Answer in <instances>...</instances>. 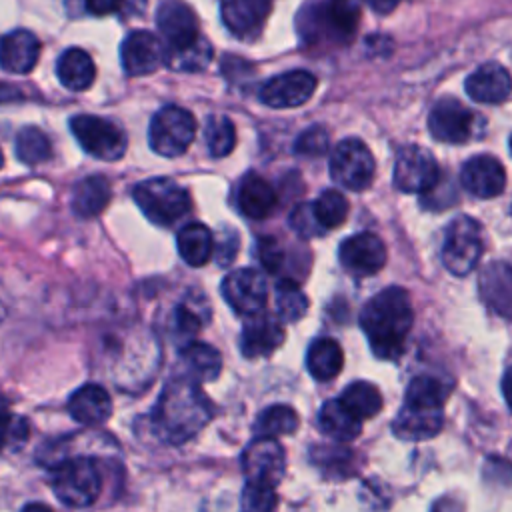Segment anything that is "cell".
I'll list each match as a JSON object with an SVG mask.
<instances>
[{
	"label": "cell",
	"instance_id": "46",
	"mask_svg": "<svg viewBox=\"0 0 512 512\" xmlns=\"http://www.w3.org/2000/svg\"><path fill=\"white\" fill-rule=\"evenodd\" d=\"M256 254H258L260 264H262L268 272H276V270L282 266V262H284V252H282L280 244H278L274 238H270V236L258 240Z\"/></svg>",
	"mask_w": 512,
	"mask_h": 512
},
{
	"label": "cell",
	"instance_id": "40",
	"mask_svg": "<svg viewBox=\"0 0 512 512\" xmlns=\"http://www.w3.org/2000/svg\"><path fill=\"white\" fill-rule=\"evenodd\" d=\"M52 154L48 136L34 126H28L16 136V156L24 164H40Z\"/></svg>",
	"mask_w": 512,
	"mask_h": 512
},
{
	"label": "cell",
	"instance_id": "4",
	"mask_svg": "<svg viewBox=\"0 0 512 512\" xmlns=\"http://www.w3.org/2000/svg\"><path fill=\"white\" fill-rule=\"evenodd\" d=\"M134 200L144 216L158 226L178 222L192 206L188 190L170 178H150L136 184Z\"/></svg>",
	"mask_w": 512,
	"mask_h": 512
},
{
	"label": "cell",
	"instance_id": "22",
	"mask_svg": "<svg viewBox=\"0 0 512 512\" xmlns=\"http://www.w3.org/2000/svg\"><path fill=\"white\" fill-rule=\"evenodd\" d=\"M444 422V408H416L404 404L392 422V430L398 438L418 442L432 438L440 432Z\"/></svg>",
	"mask_w": 512,
	"mask_h": 512
},
{
	"label": "cell",
	"instance_id": "51",
	"mask_svg": "<svg viewBox=\"0 0 512 512\" xmlns=\"http://www.w3.org/2000/svg\"><path fill=\"white\" fill-rule=\"evenodd\" d=\"M502 394H504V400H506L508 408L512 410V366L502 376Z\"/></svg>",
	"mask_w": 512,
	"mask_h": 512
},
{
	"label": "cell",
	"instance_id": "30",
	"mask_svg": "<svg viewBox=\"0 0 512 512\" xmlns=\"http://www.w3.org/2000/svg\"><path fill=\"white\" fill-rule=\"evenodd\" d=\"M180 360L186 368V376L194 378L196 382L214 380L220 374L222 358L216 348L204 342H188L180 352Z\"/></svg>",
	"mask_w": 512,
	"mask_h": 512
},
{
	"label": "cell",
	"instance_id": "18",
	"mask_svg": "<svg viewBox=\"0 0 512 512\" xmlns=\"http://www.w3.org/2000/svg\"><path fill=\"white\" fill-rule=\"evenodd\" d=\"M460 182L476 198H494L506 186V172L492 154H478L462 166Z\"/></svg>",
	"mask_w": 512,
	"mask_h": 512
},
{
	"label": "cell",
	"instance_id": "34",
	"mask_svg": "<svg viewBox=\"0 0 512 512\" xmlns=\"http://www.w3.org/2000/svg\"><path fill=\"white\" fill-rule=\"evenodd\" d=\"M356 418L366 420L382 410V394L370 382H352L346 386L338 398Z\"/></svg>",
	"mask_w": 512,
	"mask_h": 512
},
{
	"label": "cell",
	"instance_id": "16",
	"mask_svg": "<svg viewBox=\"0 0 512 512\" xmlns=\"http://www.w3.org/2000/svg\"><path fill=\"white\" fill-rule=\"evenodd\" d=\"M122 66L130 76H144L166 62V50L162 42L148 30H134L126 36L120 48Z\"/></svg>",
	"mask_w": 512,
	"mask_h": 512
},
{
	"label": "cell",
	"instance_id": "21",
	"mask_svg": "<svg viewBox=\"0 0 512 512\" xmlns=\"http://www.w3.org/2000/svg\"><path fill=\"white\" fill-rule=\"evenodd\" d=\"M284 342V328L268 314H252L242 326L240 348L248 358L268 356Z\"/></svg>",
	"mask_w": 512,
	"mask_h": 512
},
{
	"label": "cell",
	"instance_id": "25",
	"mask_svg": "<svg viewBox=\"0 0 512 512\" xmlns=\"http://www.w3.org/2000/svg\"><path fill=\"white\" fill-rule=\"evenodd\" d=\"M316 22L336 42H348L360 24V6L356 0H326Z\"/></svg>",
	"mask_w": 512,
	"mask_h": 512
},
{
	"label": "cell",
	"instance_id": "28",
	"mask_svg": "<svg viewBox=\"0 0 512 512\" xmlns=\"http://www.w3.org/2000/svg\"><path fill=\"white\" fill-rule=\"evenodd\" d=\"M56 74L62 86L68 90L80 92L86 90L96 76V66L90 58V54L82 48H68L62 52L56 64Z\"/></svg>",
	"mask_w": 512,
	"mask_h": 512
},
{
	"label": "cell",
	"instance_id": "13",
	"mask_svg": "<svg viewBox=\"0 0 512 512\" xmlns=\"http://www.w3.org/2000/svg\"><path fill=\"white\" fill-rule=\"evenodd\" d=\"M316 84V76L308 70L282 72L260 88V100L270 108H294L310 100Z\"/></svg>",
	"mask_w": 512,
	"mask_h": 512
},
{
	"label": "cell",
	"instance_id": "48",
	"mask_svg": "<svg viewBox=\"0 0 512 512\" xmlns=\"http://www.w3.org/2000/svg\"><path fill=\"white\" fill-rule=\"evenodd\" d=\"M86 10L94 16H106L120 10L122 0H84Z\"/></svg>",
	"mask_w": 512,
	"mask_h": 512
},
{
	"label": "cell",
	"instance_id": "17",
	"mask_svg": "<svg viewBox=\"0 0 512 512\" xmlns=\"http://www.w3.org/2000/svg\"><path fill=\"white\" fill-rule=\"evenodd\" d=\"M274 0H220V16L228 32L242 40L260 34Z\"/></svg>",
	"mask_w": 512,
	"mask_h": 512
},
{
	"label": "cell",
	"instance_id": "47",
	"mask_svg": "<svg viewBox=\"0 0 512 512\" xmlns=\"http://www.w3.org/2000/svg\"><path fill=\"white\" fill-rule=\"evenodd\" d=\"M236 248H238V236H236V232H228V238L218 240L216 256H218L220 264H228L230 260H234Z\"/></svg>",
	"mask_w": 512,
	"mask_h": 512
},
{
	"label": "cell",
	"instance_id": "5",
	"mask_svg": "<svg viewBox=\"0 0 512 512\" xmlns=\"http://www.w3.org/2000/svg\"><path fill=\"white\" fill-rule=\"evenodd\" d=\"M484 252L482 228L470 216H458L450 222L442 242V264L454 276L472 272Z\"/></svg>",
	"mask_w": 512,
	"mask_h": 512
},
{
	"label": "cell",
	"instance_id": "45",
	"mask_svg": "<svg viewBox=\"0 0 512 512\" xmlns=\"http://www.w3.org/2000/svg\"><path fill=\"white\" fill-rule=\"evenodd\" d=\"M328 142V132L320 126H312L298 136L294 150L302 156H322L328 150Z\"/></svg>",
	"mask_w": 512,
	"mask_h": 512
},
{
	"label": "cell",
	"instance_id": "33",
	"mask_svg": "<svg viewBox=\"0 0 512 512\" xmlns=\"http://www.w3.org/2000/svg\"><path fill=\"white\" fill-rule=\"evenodd\" d=\"M450 384L430 376V374H420L412 378V382L406 388L404 404L416 406V408H444V402L450 394Z\"/></svg>",
	"mask_w": 512,
	"mask_h": 512
},
{
	"label": "cell",
	"instance_id": "8",
	"mask_svg": "<svg viewBox=\"0 0 512 512\" xmlns=\"http://www.w3.org/2000/svg\"><path fill=\"white\" fill-rule=\"evenodd\" d=\"M70 130L78 144L94 158L114 162L126 152V134L114 122L100 116L78 114L70 120Z\"/></svg>",
	"mask_w": 512,
	"mask_h": 512
},
{
	"label": "cell",
	"instance_id": "35",
	"mask_svg": "<svg viewBox=\"0 0 512 512\" xmlns=\"http://www.w3.org/2000/svg\"><path fill=\"white\" fill-rule=\"evenodd\" d=\"M300 420L294 408L286 406V404H274L268 406L266 410L260 412L254 430L258 436H284V434H292L298 428Z\"/></svg>",
	"mask_w": 512,
	"mask_h": 512
},
{
	"label": "cell",
	"instance_id": "6",
	"mask_svg": "<svg viewBox=\"0 0 512 512\" xmlns=\"http://www.w3.org/2000/svg\"><path fill=\"white\" fill-rule=\"evenodd\" d=\"M196 136L194 116L180 106L160 108L150 122V146L156 154L176 158L188 150Z\"/></svg>",
	"mask_w": 512,
	"mask_h": 512
},
{
	"label": "cell",
	"instance_id": "20",
	"mask_svg": "<svg viewBox=\"0 0 512 512\" xmlns=\"http://www.w3.org/2000/svg\"><path fill=\"white\" fill-rule=\"evenodd\" d=\"M482 300L502 318L512 322V266L506 262H490L482 268L480 278Z\"/></svg>",
	"mask_w": 512,
	"mask_h": 512
},
{
	"label": "cell",
	"instance_id": "3",
	"mask_svg": "<svg viewBox=\"0 0 512 512\" xmlns=\"http://www.w3.org/2000/svg\"><path fill=\"white\" fill-rule=\"evenodd\" d=\"M52 490L70 508H86L96 502L102 490V476L94 460L86 456L60 460L54 466Z\"/></svg>",
	"mask_w": 512,
	"mask_h": 512
},
{
	"label": "cell",
	"instance_id": "15",
	"mask_svg": "<svg viewBox=\"0 0 512 512\" xmlns=\"http://www.w3.org/2000/svg\"><path fill=\"white\" fill-rule=\"evenodd\" d=\"M338 256L350 274L370 276L386 264V246L376 234L358 232L340 244Z\"/></svg>",
	"mask_w": 512,
	"mask_h": 512
},
{
	"label": "cell",
	"instance_id": "29",
	"mask_svg": "<svg viewBox=\"0 0 512 512\" xmlns=\"http://www.w3.org/2000/svg\"><path fill=\"white\" fill-rule=\"evenodd\" d=\"M344 364L342 348L332 338H316L306 354V368L312 374V378L326 382L340 374Z\"/></svg>",
	"mask_w": 512,
	"mask_h": 512
},
{
	"label": "cell",
	"instance_id": "41",
	"mask_svg": "<svg viewBox=\"0 0 512 512\" xmlns=\"http://www.w3.org/2000/svg\"><path fill=\"white\" fill-rule=\"evenodd\" d=\"M202 320H204V316L200 314V310L196 306H192V302H182L172 310L170 330H172L174 338H180V340H184V344H188L200 332Z\"/></svg>",
	"mask_w": 512,
	"mask_h": 512
},
{
	"label": "cell",
	"instance_id": "52",
	"mask_svg": "<svg viewBox=\"0 0 512 512\" xmlns=\"http://www.w3.org/2000/svg\"><path fill=\"white\" fill-rule=\"evenodd\" d=\"M2 164H4V156H2V150H0V168H2Z\"/></svg>",
	"mask_w": 512,
	"mask_h": 512
},
{
	"label": "cell",
	"instance_id": "14",
	"mask_svg": "<svg viewBox=\"0 0 512 512\" xmlns=\"http://www.w3.org/2000/svg\"><path fill=\"white\" fill-rule=\"evenodd\" d=\"M156 22L166 42V52L186 48L200 38L198 18L194 10L182 0L162 2L156 14Z\"/></svg>",
	"mask_w": 512,
	"mask_h": 512
},
{
	"label": "cell",
	"instance_id": "27",
	"mask_svg": "<svg viewBox=\"0 0 512 512\" xmlns=\"http://www.w3.org/2000/svg\"><path fill=\"white\" fill-rule=\"evenodd\" d=\"M110 196H112L110 182L100 174H92L76 182L72 190V208L78 216L92 218V216H98L108 206Z\"/></svg>",
	"mask_w": 512,
	"mask_h": 512
},
{
	"label": "cell",
	"instance_id": "39",
	"mask_svg": "<svg viewBox=\"0 0 512 512\" xmlns=\"http://www.w3.org/2000/svg\"><path fill=\"white\" fill-rule=\"evenodd\" d=\"M308 310V298L294 280H280L276 284V312L284 322L300 320Z\"/></svg>",
	"mask_w": 512,
	"mask_h": 512
},
{
	"label": "cell",
	"instance_id": "26",
	"mask_svg": "<svg viewBox=\"0 0 512 512\" xmlns=\"http://www.w3.org/2000/svg\"><path fill=\"white\" fill-rule=\"evenodd\" d=\"M236 204H238L240 212L246 218L262 220V218H266L274 210V206H276V192L258 174H246L242 178L240 186H238Z\"/></svg>",
	"mask_w": 512,
	"mask_h": 512
},
{
	"label": "cell",
	"instance_id": "42",
	"mask_svg": "<svg viewBox=\"0 0 512 512\" xmlns=\"http://www.w3.org/2000/svg\"><path fill=\"white\" fill-rule=\"evenodd\" d=\"M28 438V422L12 414L8 400L0 394V448L20 446Z\"/></svg>",
	"mask_w": 512,
	"mask_h": 512
},
{
	"label": "cell",
	"instance_id": "31",
	"mask_svg": "<svg viewBox=\"0 0 512 512\" xmlns=\"http://www.w3.org/2000/svg\"><path fill=\"white\" fill-rule=\"evenodd\" d=\"M178 252L182 260L190 266H204L214 252V238L212 232L200 224V222H190L178 232Z\"/></svg>",
	"mask_w": 512,
	"mask_h": 512
},
{
	"label": "cell",
	"instance_id": "19",
	"mask_svg": "<svg viewBox=\"0 0 512 512\" xmlns=\"http://www.w3.org/2000/svg\"><path fill=\"white\" fill-rule=\"evenodd\" d=\"M466 94L474 102L482 104H500L512 92V76L508 70L496 62L482 64L466 78Z\"/></svg>",
	"mask_w": 512,
	"mask_h": 512
},
{
	"label": "cell",
	"instance_id": "36",
	"mask_svg": "<svg viewBox=\"0 0 512 512\" xmlns=\"http://www.w3.org/2000/svg\"><path fill=\"white\" fill-rule=\"evenodd\" d=\"M204 140L212 158H224L236 144V130L228 116L212 114L204 126Z\"/></svg>",
	"mask_w": 512,
	"mask_h": 512
},
{
	"label": "cell",
	"instance_id": "54",
	"mask_svg": "<svg viewBox=\"0 0 512 512\" xmlns=\"http://www.w3.org/2000/svg\"><path fill=\"white\" fill-rule=\"evenodd\" d=\"M510 152H512V136H510Z\"/></svg>",
	"mask_w": 512,
	"mask_h": 512
},
{
	"label": "cell",
	"instance_id": "7",
	"mask_svg": "<svg viewBox=\"0 0 512 512\" xmlns=\"http://www.w3.org/2000/svg\"><path fill=\"white\" fill-rule=\"evenodd\" d=\"M376 164L370 148L360 138H346L330 154V176L352 192L366 190L374 180Z\"/></svg>",
	"mask_w": 512,
	"mask_h": 512
},
{
	"label": "cell",
	"instance_id": "9",
	"mask_svg": "<svg viewBox=\"0 0 512 512\" xmlns=\"http://www.w3.org/2000/svg\"><path fill=\"white\" fill-rule=\"evenodd\" d=\"M394 188L406 194H424L438 186L440 168L430 150L408 144L400 148L394 162Z\"/></svg>",
	"mask_w": 512,
	"mask_h": 512
},
{
	"label": "cell",
	"instance_id": "1",
	"mask_svg": "<svg viewBox=\"0 0 512 512\" xmlns=\"http://www.w3.org/2000/svg\"><path fill=\"white\" fill-rule=\"evenodd\" d=\"M212 414L214 406L198 382L190 376H180L164 386L152 410V428L162 442L182 444L194 438L210 422Z\"/></svg>",
	"mask_w": 512,
	"mask_h": 512
},
{
	"label": "cell",
	"instance_id": "32",
	"mask_svg": "<svg viewBox=\"0 0 512 512\" xmlns=\"http://www.w3.org/2000/svg\"><path fill=\"white\" fill-rule=\"evenodd\" d=\"M320 428L334 440L346 442L360 434L362 420L356 418L340 400H328L318 414Z\"/></svg>",
	"mask_w": 512,
	"mask_h": 512
},
{
	"label": "cell",
	"instance_id": "23",
	"mask_svg": "<svg viewBox=\"0 0 512 512\" xmlns=\"http://www.w3.org/2000/svg\"><path fill=\"white\" fill-rule=\"evenodd\" d=\"M40 56V42L30 30H14L0 40V66L12 74L30 72Z\"/></svg>",
	"mask_w": 512,
	"mask_h": 512
},
{
	"label": "cell",
	"instance_id": "12",
	"mask_svg": "<svg viewBox=\"0 0 512 512\" xmlns=\"http://www.w3.org/2000/svg\"><path fill=\"white\" fill-rule=\"evenodd\" d=\"M474 112L456 98H440L428 116L430 134L448 144H462L472 136Z\"/></svg>",
	"mask_w": 512,
	"mask_h": 512
},
{
	"label": "cell",
	"instance_id": "38",
	"mask_svg": "<svg viewBox=\"0 0 512 512\" xmlns=\"http://www.w3.org/2000/svg\"><path fill=\"white\" fill-rule=\"evenodd\" d=\"M312 210H314V216H316V220L320 222V226L324 230L338 228L348 216V200L342 192L330 188V190H324L312 202Z\"/></svg>",
	"mask_w": 512,
	"mask_h": 512
},
{
	"label": "cell",
	"instance_id": "50",
	"mask_svg": "<svg viewBox=\"0 0 512 512\" xmlns=\"http://www.w3.org/2000/svg\"><path fill=\"white\" fill-rule=\"evenodd\" d=\"M20 98H22V92L16 86L0 82V104L12 102V100H20Z\"/></svg>",
	"mask_w": 512,
	"mask_h": 512
},
{
	"label": "cell",
	"instance_id": "2",
	"mask_svg": "<svg viewBox=\"0 0 512 512\" xmlns=\"http://www.w3.org/2000/svg\"><path fill=\"white\" fill-rule=\"evenodd\" d=\"M414 322L410 294L400 286L374 294L360 312V326L378 358L394 360L404 352Z\"/></svg>",
	"mask_w": 512,
	"mask_h": 512
},
{
	"label": "cell",
	"instance_id": "37",
	"mask_svg": "<svg viewBox=\"0 0 512 512\" xmlns=\"http://www.w3.org/2000/svg\"><path fill=\"white\" fill-rule=\"evenodd\" d=\"M212 60V46L206 38H198L194 44L180 48V50H168L166 52V64L172 70L178 72H198L204 70Z\"/></svg>",
	"mask_w": 512,
	"mask_h": 512
},
{
	"label": "cell",
	"instance_id": "24",
	"mask_svg": "<svg viewBox=\"0 0 512 512\" xmlns=\"http://www.w3.org/2000/svg\"><path fill=\"white\" fill-rule=\"evenodd\" d=\"M68 410L76 422L94 426L108 420V416L112 414V400L102 386L84 384L72 392L68 400Z\"/></svg>",
	"mask_w": 512,
	"mask_h": 512
},
{
	"label": "cell",
	"instance_id": "53",
	"mask_svg": "<svg viewBox=\"0 0 512 512\" xmlns=\"http://www.w3.org/2000/svg\"><path fill=\"white\" fill-rule=\"evenodd\" d=\"M2 314H4V308H2V302H0V318H2Z\"/></svg>",
	"mask_w": 512,
	"mask_h": 512
},
{
	"label": "cell",
	"instance_id": "43",
	"mask_svg": "<svg viewBox=\"0 0 512 512\" xmlns=\"http://www.w3.org/2000/svg\"><path fill=\"white\" fill-rule=\"evenodd\" d=\"M278 504L276 492L272 486L256 484V482H246L242 490V508L250 512H266L274 510Z\"/></svg>",
	"mask_w": 512,
	"mask_h": 512
},
{
	"label": "cell",
	"instance_id": "10",
	"mask_svg": "<svg viewBox=\"0 0 512 512\" xmlns=\"http://www.w3.org/2000/svg\"><path fill=\"white\" fill-rule=\"evenodd\" d=\"M286 470V454L270 436H258L242 452V472L248 482L276 488Z\"/></svg>",
	"mask_w": 512,
	"mask_h": 512
},
{
	"label": "cell",
	"instance_id": "44",
	"mask_svg": "<svg viewBox=\"0 0 512 512\" xmlns=\"http://www.w3.org/2000/svg\"><path fill=\"white\" fill-rule=\"evenodd\" d=\"M290 226L294 232H298L302 238H314L324 234V228L314 216L312 204H298L290 214Z\"/></svg>",
	"mask_w": 512,
	"mask_h": 512
},
{
	"label": "cell",
	"instance_id": "49",
	"mask_svg": "<svg viewBox=\"0 0 512 512\" xmlns=\"http://www.w3.org/2000/svg\"><path fill=\"white\" fill-rule=\"evenodd\" d=\"M368 4V8H372L378 14H388L392 12L402 0H364Z\"/></svg>",
	"mask_w": 512,
	"mask_h": 512
},
{
	"label": "cell",
	"instance_id": "11",
	"mask_svg": "<svg viewBox=\"0 0 512 512\" xmlns=\"http://www.w3.org/2000/svg\"><path fill=\"white\" fill-rule=\"evenodd\" d=\"M222 296L234 312L242 316L258 314L266 306V280L252 268L234 270L222 280Z\"/></svg>",
	"mask_w": 512,
	"mask_h": 512
}]
</instances>
